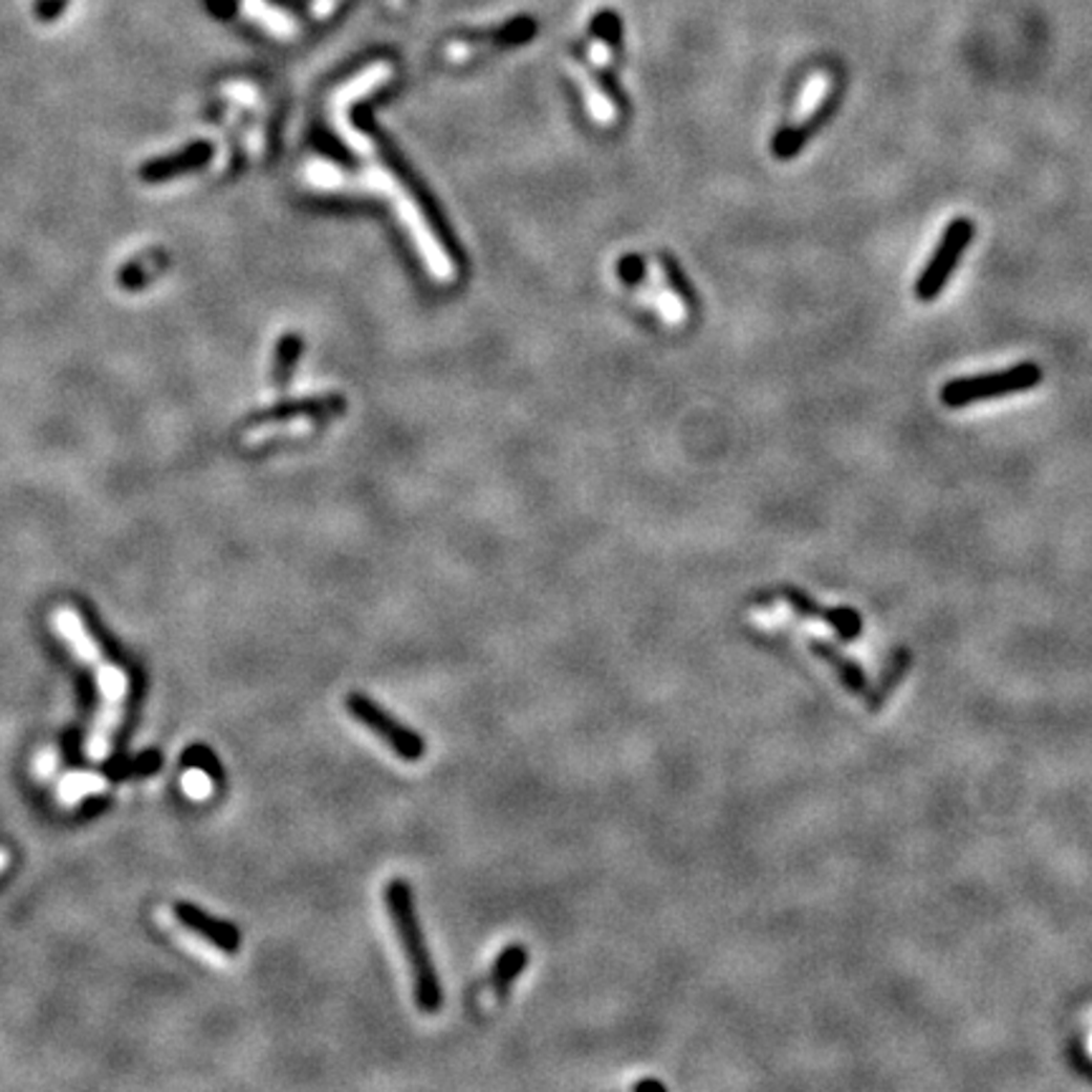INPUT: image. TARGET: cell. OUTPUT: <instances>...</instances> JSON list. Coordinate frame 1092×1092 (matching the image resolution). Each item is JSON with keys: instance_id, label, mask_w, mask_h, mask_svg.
<instances>
[{"instance_id": "1", "label": "cell", "mask_w": 1092, "mask_h": 1092, "mask_svg": "<svg viewBox=\"0 0 1092 1092\" xmlns=\"http://www.w3.org/2000/svg\"><path fill=\"white\" fill-rule=\"evenodd\" d=\"M390 77L392 66L379 61V64H372L367 66L365 71H359L352 82H347L345 87L336 89V94L331 96V119H334L336 132L342 134V139H345L357 155L367 157V168H362L359 175H349L342 173V170L334 168L331 162L316 159V162H311L309 168H306V180L316 190H367V193H377L383 195V198H388L392 205H395L397 218L402 220L410 238H413L417 254L425 261L428 274H431L435 281H445L447 284V281L456 276L453 259L447 256V250H443L438 236H435L431 225H428V218L420 213L413 195H410L408 190L402 188V182L390 173L388 165L383 168V165L374 159L372 139L367 137V134H362L357 127L352 125V119H349V107L362 100V96L370 94V91L388 84Z\"/></svg>"}, {"instance_id": "2", "label": "cell", "mask_w": 1092, "mask_h": 1092, "mask_svg": "<svg viewBox=\"0 0 1092 1092\" xmlns=\"http://www.w3.org/2000/svg\"><path fill=\"white\" fill-rule=\"evenodd\" d=\"M51 628L71 648V653L82 662H87L94 673L100 711H96L87 736V757L91 762H104L112 754L114 736L125 723L130 676L125 673V668L107 658L104 648L94 640L84 617L73 607H57L51 615Z\"/></svg>"}, {"instance_id": "3", "label": "cell", "mask_w": 1092, "mask_h": 1092, "mask_svg": "<svg viewBox=\"0 0 1092 1092\" xmlns=\"http://www.w3.org/2000/svg\"><path fill=\"white\" fill-rule=\"evenodd\" d=\"M385 905H388L392 929H395L402 956L408 959L410 974H413V997L417 1009L422 1014H438L443 1009V984H440L438 971H435L425 931H422L420 918H417L413 886L402 880V877L390 880L388 888H385Z\"/></svg>"}, {"instance_id": "4", "label": "cell", "mask_w": 1092, "mask_h": 1092, "mask_svg": "<svg viewBox=\"0 0 1092 1092\" xmlns=\"http://www.w3.org/2000/svg\"><path fill=\"white\" fill-rule=\"evenodd\" d=\"M1042 383V370L1034 362H1020L1002 372L974 374V377H959L943 385L941 400L946 408H966V405L993 400V397L1017 395V392L1034 390Z\"/></svg>"}, {"instance_id": "5", "label": "cell", "mask_w": 1092, "mask_h": 1092, "mask_svg": "<svg viewBox=\"0 0 1092 1092\" xmlns=\"http://www.w3.org/2000/svg\"><path fill=\"white\" fill-rule=\"evenodd\" d=\"M345 708L354 721L367 728V731H372L379 741H385V744L395 751V757H400L402 762H420V759L425 757V739H422L415 728H410L408 723L395 719V716H392L390 711H385L377 701H372L367 693H347Z\"/></svg>"}, {"instance_id": "6", "label": "cell", "mask_w": 1092, "mask_h": 1092, "mask_svg": "<svg viewBox=\"0 0 1092 1092\" xmlns=\"http://www.w3.org/2000/svg\"><path fill=\"white\" fill-rule=\"evenodd\" d=\"M974 233H977V228H974V220H968V218L951 220L948 228L943 231L936 254L931 256V261L925 263L923 274L918 276L916 297L920 299V302H934L938 293L943 291V286L948 284V279L954 276L956 266H959L963 250H966L968 243L974 241Z\"/></svg>"}, {"instance_id": "7", "label": "cell", "mask_w": 1092, "mask_h": 1092, "mask_svg": "<svg viewBox=\"0 0 1092 1092\" xmlns=\"http://www.w3.org/2000/svg\"><path fill=\"white\" fill-rule=\"evenodd\" d=\"M173 916L180 920L185 929L193 931V934H198L200 938H205L213 948L223 951V954L236 956L238 948H241L243 936H241V931H238V925L231 923V920L213 918V916H208V913H202L200 908L182 905V903L173 908Z\"/></svg>"}, {"instance_id": "8", "label": "cell", "mask_w": 1092, "mask_h": 1092, "mask_svg": "<svg viewBox=\"0 0 1092 1092\" xmlns=\"http://www.w3.org/2000/svg\"><path fill=\"white\" fill-rule=\"evenodd\" d=\"M834 107H837V104H834L832 96L830 100H822V104L812 109V114L805 116V122H802L800 127H784L774 137V155L779 159H791L800 155L802 147L825 127V122L832 116Z\"/></svg>"}, {"instance_id": "9", "label": "cell", "mask_w": 1092, "mask_h": 1092, "mask_svg": "<svg viewBox=\"0 0 1092 1092\" xmlns=\"http://www.w3.org/2000/svg\"><path fill=\"white\" fill-rule=\"evenodd\" d=\"M526 966H529V948L521 946V943H511V946H506L496 956L494 968H490V986H494L499 1002H506L514 981L521 977Z\"/></svg>"}, {"instance_id": "10", "label": "cell", "mask_w": 1092, "mask_h": 1092, "mask_svg": "<svg viewBox=\"0 0 1092 1092\" xmlns=\"http://www.w3.org/2000/svg\"><path fill=\"white\" fill-rule=\"evenodd\" d=\"M241 10L245 18L259 23L263 30H268L276 39H291V36L299 34L297 18L286 14V10L276 8L268 0H241Z\"/></svg>"}, {"instance_id": "11", "label": "cell", "mask_w": 1092, "mask_h": 1092, "mask_svg": "<svg viewBox=\"0 0 1092 1092\" xmlns=\"http://www.w3.org/2000/svg\"><path fill=\"white\" fill-rule=\"evenodd\" d=\"M107 787V777L96 774V771H69L59 779L57 796L64 807H77L79 802L89 800V796L104 794Z\"/></svg>"}, {"instance_id": "12", "label": "cell", "mask_w": 1092, "mask_h": 1092, "mask_svg": "<svg viewBox=\"0 0 1092 1092\" xmlns=\"http://www.w3.org/2000/svg\"><path fill=\"white\" fill-rule=\"evenodd\" d=\"M567 66H569V71H572V77L576 79V87H580L582 94H585V107L590 109L592 119L597 122V125H612V119H615V104H612L610 96L599 89V84L594 82L590 73H587V69L580 64V61H569Z\"/></svg>"}, {"instance_id": "13", "label": "cell", "mask_w": 1092, "mask_h": 1092, "mask_svg": "<svg viewBox=\"0 0 1092 1092\" xmlns=\"http://www.w3.org/2000/svg\"><path fill=\"white\" fill-rule=\"evenodd\" d=\"M185 764H188V769H200L213 784L220 782V766L216 762V757H213L205 746H195L193 757H188Z\"/></svg>"}, {"instance_id": "14", "label": "cell", "mask_w": 1092, "mask_h": 1092, "mask_svg": "<svg viewBox=\"0 0 1092 1092\" xmlns=\"http://www.w3.org/2000/svg\"><path fill=\"white\" fill-rule=\"evenodd\" d=\"M57 769H59L57 748H51V746L41 748V751L36 754V759H34V774H36V779H51L53 771H57Z\"/></svg>"}, {"instance_id": "15", "label": "cell", "mask_w": 1092, "mask_h": 1092, "mask_svg": "<svg viewBox=\"0 0 1092 1092\" xmlns=\"http://www.w3.org/2000/svg\"><path fill=\"white\" fill-rule=\"evenodd\" d=\"M587 53H590V61H592L594 66H597V69H603V71L610 69L612 48H610V44H607L605 39H594L592 44H590V48H587Z\"/></svg>"}, {"instance_id": "16", "label": "cell", "mask_w": 1092, "mask_h": 1092, "mask_svg": "<svg viewBox=\"0 0 1092 1092\" xmlns=\"http://www.w3.org/2000/svg\"><path fill=\"white\" fill-rule=\"evenodd\" d=\"M340 3L342 0H314V3H311V14L316 18H327Z\"/></svg>"}, {"instance_id": "17", "label": "cell", "mask_w": 1092, "mask_h": 1092, "mask_svg": "<svg viewBox=\"0 0 1092 1092\" xmlns=\"http://www.w3.org/2000/svg\"><path fill=\"white\" fill-rule=\"evenodd\" d=\"M8 862H10V855H8V850H5V848H0V875H3V873H5V868H8Z\"/></svg>"}]
</instances>
